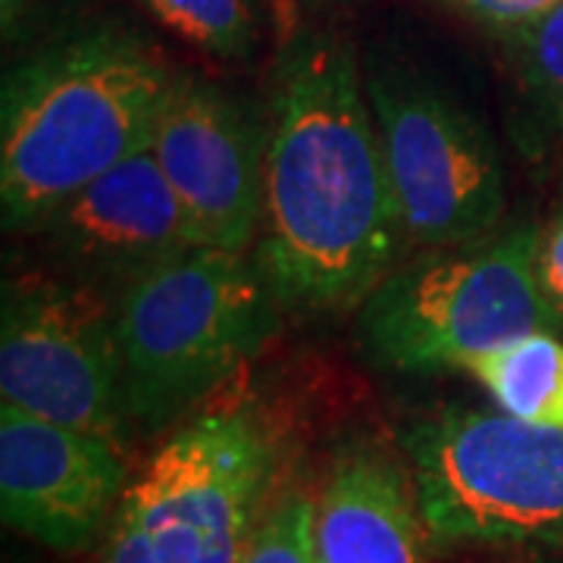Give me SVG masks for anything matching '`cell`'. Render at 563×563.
I'll use <instances>...</instances> for the list:
<instances>
[{"instance_id":"15","label":"cell","mask_w":563,"mask_h":563,"mask_svg":"<svg viewBox=\"0 0 563 563\" xmlns=\"http://www.w3.org/2000/svg\"><path fill=\"white\" fill-rule=\"evenodd\" d=\"M510 51L542 120L563 139V0L510 32Z\"/></svg>"},{"instance_id":"4","label":"cell","mask_w":563,"mask_h":563,"mask_svg":"<svg viewBox=\"0 0 563 563\" xmlns=\"http://www.w3.org/2000/svg\"><path fill=\"white\" fill-rule=\"evenodd\" d=\"M532 225L435 247L395 266L357 307V339L366 361L395 373H439L554 332L561 313L539 279Z\"/></svg>"},{"instance_id":"5","label":"cell","mask_w":563,"mask_h":563,"mask_svg":"<svg viewBox=\"0 0 563 563\" xmlns=\"http://www.w3.org/2000/svg\"><path fill=\"white\" fill-rule=\"evenodd\" d=\"M276 466V439L254 410L191 417L125 485L101 563H242Z\"/></svg>"},{"instance_id":"13","label":"cell","mask_w":563,"mask_h":563,"mask_svg":"<svg viewBox=\"0 0 563 563\" xmlns=\"http://www.w3.org/2000/svg\"><path fill=\"white\" fill-rule=\"evenodd\" d=\"M466 373L501 410L563 432V342L551 332H536L483 354Z\"/></svg>"},{"instance_id":"6","label":"cell","mask_w":563,"mask_h":563,"mask_svg":"<svg viewBox=\"0 0 563 563\" xmlns=\"http://www.w3.org/2000/svg\"><path fill=\"white\" fill-rule=\"evenodd\" d=\"M426 536L435 548L563 551V432L507 410L444 407L407 426Z\"/></svg>"},{"instance_id":"11","label":"cell","mask_w":563,"mask_h":563,"mask_svg":"<svg viewBox=\"0 0 563 563\" xmlns=\"http://www.w3.org/2000/svg\"><path fill=\"white\" fill-rule=\"evenodd\" d=\"M35 232L66 279L107 298H117L157 263L201 244L151 147L57 203Z\"/></svg>"},{"instance_id":"8","label":"cell","mask_w":563,"mask_h":563,"mask_svg":"<svg viewBox=\"0 0 563 563\" xmlns=\"http://www.w3.org/2000/svg\"><path fill=\"white\" fill-rule=\"evenodd\" d=\"M0 395L41 420L122 448L132 422L113 298L81 282H10L0 320Z\"/></svg>"},{"instance_id":"3","label":"cell","mask_w":563,"mask_h":563,"mask_svg":"<svg viewBox=\"0 0 563 563\" xmlns=\"http://www.w3.org/2000/svg\"><path fill=\"white\" fill-rule=\"evenodd\" d=\"M279 298L257 257L195 244L113 298L129 422L181 420L279 329Z\"/></svg>"},{"instance_id":"17","label":"cell","mask_w":563,"mask_h":563,"mask_svg":"<svg viewBox=\"0 0 563 563\" xmlns=\"http://www.w3.org/2000/svg\"><path fill=\"white\" fill-rule=\"evenodd\" d=\"M454 3L461 7L466 16L510 35V32H517V29H523L529 22L544 16L561 0H454Z\"/></svg>"},{"instance_id":"7","label":"cell","mask_w":563,"mask_h":563,"mask_svg":"<svg viewBox=\"0 0 563 563\" xmlns=\"http://www.w3.org/2000/svg\"><path fill=\"white\" fill-rule=\"evenodd\" d=\"M363 81L407 242L451 247L495 232L504 163L483 122L398 63H373Z\"/></svg>"},{"instance_id":"19","label":"cell","mask_w":563,"mask_h":563,"mask_svg":"<svg viewBox=\"0 0 563 563\" xmlns=\"http://www.w3.org/2000/svg\"><path fill=\"white\" fill-rule=\"evenodd\" d=\"M35 7V0H0V16H3V32H13V25Z\"/></svg>"},{"instance_id":"18","label":"cell","mask_w":563,"mask_h":563,"mask_svg":"<svg viewBox=\"0 0 563 563\" xmlns=\"http://www.w3.org/2000/svg\"><path fill=\"white\" fill-rule=\"evenodd\" d=\"M539 279L548 301L563 317V210L539 239Z\"/></svg>"},{"instance_id":"16","label":"cell","mask_w":563,"mask_h":563,"mask_svg":"<svg viewBox=\"0 0 563 563\" xmlns=\"http://www.w3.org/2000/svg\"><path fill=\"white\" fill-rule=\"evenodd\" d=\"M242 563H317L313 501L303 495H282L263 514Z\"/></svg>"},{"instance_id":"1","label":"cell","mask_w":563,"mask_h":563,"mask_svg":"<svg viewBox=\"0 0 563 563\" xmlns=\"http://www.w3.org/2000/svg\"><path fill=\"white\" fill-rule=\"evenodd\" d=\"M404 242L361 66L329 32L295 35L273 79L254 257L282 307L322 313L361 303Z\"/></svg>"},{"instance_id":"9","label":"cell","mask_w":563,"mask_h":563,"mask_svg":"<svg viewBox=\"0 0 563 563\" xmlns=\"http://www.w3.org/2000/svg\"><path fill=\"white\" fill-rule=\"evenodd\" d=\"M151 154L198 242L222 251L251 247L261 229L266 129L247 107L198 76H176L151 135Z\"/></svg>"},{"instance_id":"10","label":"cell","mask_w":563,"mask_h":563,"mask_svg":"<svg viewBox=\"0 0 563 563\" xmlns=\"http://www.w3.org/2000/svg\"><path fill=\"white\" fill-rule=\"evenodd\" d=\"M125 485L117 442L0 407V514L10 529L79 554L110 529Z\"/></svg>"},{"instance_id":"14","label":"cell","mask_w":563,"mask_h":563,"mask_svg":"<svg viewBox=\"0 0 563 563\" xmlns=\"http://www.w3.org/2000/svg\"><path fill=\"white\" fill-rule=\"evenodd\" d=\"M141 7L179 38L222 60H244L257 41L251 0H139Z\"/></svg>"},{"instance_id":"2","label":"cell","mask_w":563,"mask_h":563,"mask_svg":"<svg viewBox=\"0 0 563 563\" xmlns=\"http://www.w3.org/2000/svg\"><path fill=\"white\" fill-rule=\"evenodd\" d=\"M173 73L120 25H95L16 63L0 95V201L10 232L151 147Z\"/></svg>"},{"instance_id":"12","label":"cell","mask_w":563,"mask_h":563,"mask_svg":"<svg viewBox=\"0 0 563 563\" xmlns=\"http://www.w3.org/2000/svg\"><path fill=\"white\" fill-rule=\"evenodd\" d=\"M413 483L376 451L335 457L313 501L317 563H426Z\"/></svg>"}]
</instances>
